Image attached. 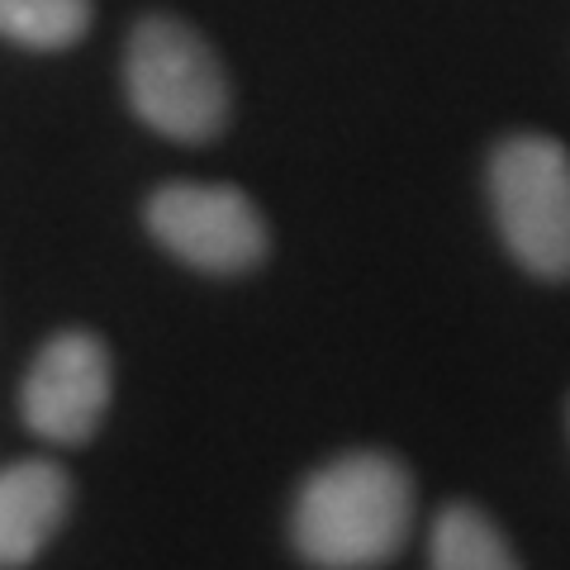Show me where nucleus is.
<instances>
[{"mask_svg": "<svg viewBox=\"0 0 570 570\" xmlns=\"http://www.w3.org/2000/svg\"><path fill=\"white\" fill-rule=\"evenodd\" d=\"M115 400V362L110 347L86 328L52 333L29 362L20 381V419L33 438H48L58 448L91 442L100 419Z\"/></svg>", "mask_w": 570, "mask_h": 570, "instance_id": "39448f33", "label": "nucleus"}, {"mask_svg": "<svg viewBox=\"0 0 570 570\" xmlns=\"http://www.w3.org/2000/svg\"><path fill=\"white\" fill-rule=\"evenodd\" d=\"M148 234L205 276H243L266 257V219L238 186L171 181L142 205Z\"/></svg>", "mask_w": 570, "mask_h": 570, "instance_id": "20e7f679", "label": "nucleus"}, {"mask_svg": "<svg viewBox=\"0 0 570 570\" xmlns=\"http://www.w3.org/2000/svg\"><path fill=\"white\" fill-rule=\"evenodd\" d=\"M414 532V475L385 452H347L295 494L291 542L314 570H376Z\"/></svg>", "mask_w": 570, "mask_h": 570, "instance_id": "f257e3e1", "label": "nucleus"}, {"mask_svg": "<svg viewBox=\"0 0 570 570\" xmlns=\"http://www.w3.org/2000/svg\"><path fill=\"white\" fill-rule=\"evenodd\" d=\"M91 0H0V39L33 52H62L86 39Z\"/></svg>", "mask_w": 570, "mask_h": 570, "instance_id": "6e6552de", "label": "nucleus"}, {"mask_svg": "<svg viewBox=\"0 0 570 570\" xmlns=\"http://www.w3.org/2000/svg\"><path fill=\"white\" fill-rule=\"evenodd\" d=\"M428 566L433 570H523L509 538L490 513L475 504H448L428 532Z\"/></svg>", "mask_w": 570, "mask_h": 570, "instance_id": "0eeeda50", "label": "nucleus"}, {"mask_svg": "<svg viewBox=\"0 0 570 570\" xmlns=\"http://www.w3.org/2000/svg\"><path fill=\"white\" fill-rule=\"evenodd\" d=\"M124 96L153 134L171 142H209L224 134L234 96L219 52L176 14H142L124 43Z\"/></svg>", "mask_w": 570, "mask_h": 570, "instance_id": "f03ea898", "label": "nucleus"}, {"mask_svg": "<svg viewBox=\"0 0 570 570\" xmlns=\"http://www.w3.org/2000/svg\"><path fill=\"white\" fill-rule=\"evenodd\" d=\"M490 209L509 257L538 281H570V153L551 134H509L490 153Z\"/></svg>", "mask_w": 570, "mask_h": 570, "instance_id": "7ed1b4c3", "label": "nucleus"}, {"mask_svg": "<svg viewBox=\"0 0 570 570\" xmlns=\"http://www.w3.org/2000/svg\"><path fill=\"white\" fill-rule=\"evenodd\" d=\"M71 480L58 461H14L0 471V570H20L58 538Z\"/></svg>", "mask_w": 570, "mask_h": 570, "instance_id": "423d86ee", "label": "nucleus"}]
</instances>
